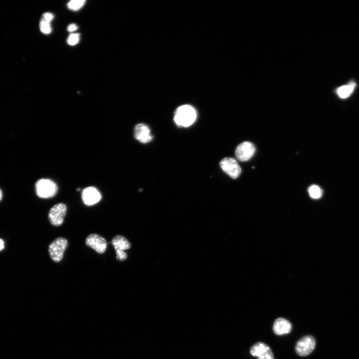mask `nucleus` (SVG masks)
I'll return each instance as SVG.
<instances>
[{
  "label": "nucleus",
  "mask_w": 359,
  "mask_h": 359,
  "mask_svg": "<svg viewBox=\"0 0 359 359\" xmlns=\"http://www.w3.org/2000/svg\"><path fill=\"white\" fill-rule=\"evenodd\" d=\"M196 112L192 107L185 105L179 107L174 117L176 123L184 127L191 125L196 119Z\"/></svg>",
  "instance_id": "obj_1"
},
{
  "label": "nucleus",
  "mask_w": 359,
  "mask_h": 359,
  "mask_svg": "<svg viewBox=\"0 0 359 359\" xmlns=\"http://www.w3.org/2000/svg\"><path fill=\"white\" fill-rule=\"evenodd\" d=\"M36 191L38 196L43 199L51 198L57 191L56 184L50 179H42L36 184Z\"/></svg>",
  "instance_id": "obj_2"
},
{
  "label": "nucleus",
  "mask_w": 359,
  "mask_h": 359,
  "mask_svg": "<svg viewBox=\"0 0 359 359\" xmlns=\"http://www.w3.org/2000/svg\"><path fill=\"white\" fill-rule=\"evenodd\" d=\"M68 246L67 240L61 237L56 238L50 245L49 252L53 262L55 263L60 262Z\"/></svg>",
  "instance_id": "obj_3"
},
{
  "label": "nucleus",
  "mask_w": 359,
  "mask_h": 359,
  "mask_svg": "<svg viewBox=\"0 0 359 359\" xmlns=\"http://www.w3.org/2000/svg\"><path fill=\"white\" fill-rule=\"evenodd\" d=\"M67 207L63 203H59L53 206L49 211L48 219L50 223L55 226L61 225L66 215Z\"/></svg>",
  "instance_id": "obj_4"
},
{
  "label": "nucleus",
  "mask_w": 359,
  "mask_h": 359,
  "mask_svg": "<svg viewBox=\"0 0 359 359\" xmlns=\"http://www.w3.org/2000/svg\"><path fill=\"white\" fill-rule=\"evenodd\" d=\"M220 166L223 172L234 179L238 178L242 172L238 163L233 158L227 157L223 159L220 162Z\"/></svg>",
  "instance_id": "obj_5"
},
{
  "label": "nucleus",
  "mask_w": 359,
  "mask_h": 359,
  "mask_svg": "<svg viewBox=\"0 0 359 359\" xmlns=\"http://www.w3.org/2000/svg\"><path fill=\"white\" fill-rule=\"evenodd\" d=\"M111 243L116 251V259L120 262L125 260L127 258V254L124 250L131 248V244L125 237L121 235L114 237Z\"/></svg>",
  "instance_id": "obj_6"
},
{
  "label": "nucleus",
  "mask_w": 359,
  "mask_h": 359,
  "mask_svg": "<svg viewBox=\"0 0 359 359\" xmlns=\"http://www.w3.org/2000/svg\"><path fill=\"white\" fill-rule=\"evenodd\" d=\"M315 346L314 338L310 335L306 336L298 341L296 347V351L300 356H307L313 351Z\"/></svg>",
  "instance_id": "obj_7"
},
{
  "label": "nucleus",
  "mask_w": 359,
  "mask_h": 359,
  "mask_svg": "<svg viewBox=\"0 0 359 359\" xmlns=\"http://www.w3.org/2000/svg\"><path fill=\"white\" fill-rule=\"evenodd\" d=\"M85 244L100 254H103L106 251L108 246L105 239L100 235L95 234H90L86 238Z\"/></svg>",
  "instance_id": "obj_8"
},
{
  "label": "nucleus",
  "mask_w": 359,
  "mask_h": 359,
  "mask_svg": "<svg viewBox=\"0 0 359 359\" xmlns=\"http://www.w3.org/2000/svg\"><path fill=\"white\" fill-rule=\"evenodd\" d=\"M250 354L257 357L258 359H275L271 348L265 343L258 342L253 345L250 350Z\"/></svg>",
  "instance_id": "obj_9"
},
{
  "label": "nucleus",
  "mask_w": 359,
  "mask_h": 359,
  "mask_svg": "<svg viewBox=\"0 0 359 359\" xmlns=\"http://www.w3.org/2000/svg\"><path fill=\"white\" fill-rule=\"evenodd\" d=\"M255 152V147L251 142L246 141L241 143L236 150V156L241 161H247L251 159Z\"/></svg>",
  "instance_id": "obj_10"
},
{
  "label": "nucleus",
  "mask_w": 359,
  "mask_h": 359,
  "mask_svg": "<svg viewBox=\"0 0 359 359\" xmlns=\"http://www.w3.org/2000/svg\"><path fill=\"white\" fill-rule=\"evenodd\" d=\"M82 197L85 205L91 206L99 203L101 200L102 195L95 188L89 187L83 191Z\"/></svg>",
  "instance_id": "obj_11"
},
{
  "label": "nucleus",
  "mask_w": 359,
  "mask_h": 359,
  "mask_svg": "<svg viewBox=\"0 0 359 359\" xmlns=\"http://www.w3.org/2000/svg\"><path fill=\"white\" fill-rule=\"evenodd\" d=\"M135 137L142 143H147L152 140L149 127L144 124H138L135 129Z\"/></svg>",
  "instance_id": "obj_12"
},
{
  "label": "nucleus",
  "mask_w": 359,
  "mask_h": 359,
  "mask_svg": "<svg viewBox=\"0 0 359 359\" xmlns=\"http://www.w3.org/2000/svg\"><path fill=\"white\" fill-rule=\"evenodd\" d=\"M273 330L275 333L278 335L288 334L292 330V324L287 319L279 318L274 322Z\"/></svg>",
  "instance_id": "obj_13"
},
{
  "label": "nucleus",
  "mask_w": 359,
  "mask_h": 359,
  "mask_svg": "<svg viewBox=\"0 0 359 359\" xmlns=\"http://www.w3.org/2000/svg\"><path fill=\"white\" fill-rule=\"evenodd\" d=\"M356 84L355 83H350L347 85H345L338 87L336 90L337 95L341 98V99H346L350 96L354 91Z\"/></svg>",
  "instance_id": "obj_14"
},
{
  "label": "nucleus",
  "mask_w": 359,
  "mask_h": 359,
  "mask_svg": "<svg viewBox=\"0 0 359 359\" xmlns=\"http://www.w3.org/2000/svg\"><path fill=\"white\" fill-rule=\"evenodd\" d=\"M85 2V0H72L68 4V7L72 11H77L83 7Z\"/></svg>",
  "instance_id": "obj_15"
},
{
  "label": "nucleus",
  "mask_w": 359,
  "mask_h": 359,
  "mask_svg": "<svg viewBox=\"0 0 359 359\" xmlns=\"http://www.w3.org/2000/svg\"><path fill=\"white\" fill-rule=\"evenodd\" d=\"M308 191L310 197L313 199H317L322 196V191L320 187L316 185L311 186L309 188Z\"/></svg>",
  "instance_id": "obj_16"
},
{
  "label": "nucleus",
  "mask_w": 359,
  "mask_h": 359,
  "mask_svg": "<svg viewBox=\"0 0 359 359\" xmlns=\"http://www.w3.org/2000/svg\"><path fill=\"white\" fill-rule=\"evenodd\" d=\"M40 30L43 34L49 35L51 33L52 27L50 23H48L43 19L40 22Z\"/></svg>",
  "instance_id": "obj_17"
},
{
  "label": "nucleus",
  "mask_w": 359,
  "mask_h": 359,
  "mask_svg": "<svg viewBox=\"0 0 359 359\" xmlns=\"http://www.w3.org/2000/svg\"><path fill=\"white\" fill-rule=\"evenodd\" d=\"M80 40L79 34H72L68 39L67 42L70 46H74L77 45Z\"/></svg>",
  "instance_id": "obj_18"
},
{
  "label": "nucleus",
  "mask_w": 359,
  "mask_h": 359,
  "mask_svg": "<svg viewBox=\"0 0 359 359\" xmlns=\"http://www.w3.org/2000/svg\"><path fill=\"white\" fill-rule=\"evenodd\" d=\"M43 17L44 20L50 23L54 17L53 14L51 13H46L43 15Z\"/></svg>",
  "instance_id": "obj_19"
},
{
  "label": "nucleus",
  "mask_w": 359,
  "mask_h": 359,
  "mask_svg": "<svg viewBox=\"0 0 359 359\" xmlns=\"http://www.w3.org/2000/svg\"><path fill=\"white\" fill-rule=\"evenodd\" d=\"M78 27L77 25L73 24L70 25L68 27V30L70 32H73L77 30Z\"/></svg>",
  "instance_id": "obj_20"
},
{
  "label": "nucleus",
  "mask_w": 359,
  "mask_h": 359,
  "mask_svg": "<svg viewBox=\"0 0 359 359\" xmlns=\"http://www.w3.org/2000/svg\"><path fill=\"white\" fill-rule=\"evenodd\" d=\"M5 248V243L3 240L0 239V251H2Z\"/></svg>",
  "instance_id": "obj_21"
},
{
  "label": "nucleus",
  "mask_w": 359,
  "mask_h": 359,
  "mask_svg": "<svg viewBox=\"0 0 359 359\" xmlns=\"http://www.w3.org/2000/svg\"><path fill=\"white\" fill-rule=\"evenodd\" d=\"M3 196L2 192L1 189H0V201L2 200Z\"/></svg>",
  "instance_id": "obj_22"
}]
</instances>
